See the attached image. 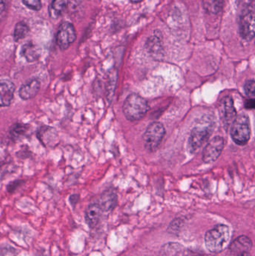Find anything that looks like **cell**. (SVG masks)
Returning a JSON list of instances; mask_svg holds the SVG:
<instances>
[{
  "label": "cell",
  "instance_id": "obj_4",
  "mask_svg": "<svg viewBox=\"0 0 255 256\" xmlns=\"http://www.w3.org/2000/svg\"><path fill=\"white\" fill-rule=\"evenodd\" d=\"M166 134V130L161 122H154L151 123L143 134L144 146L148 152H154L161 144Z\"/></svg>",
  "mask_w": 255,
  "mask_h": 256
},
{
  "label": "cell",
  "instance_id": "obj_5",
  "mask_svg": "<svg viewBox=\"0 0 255 256\" xmlns=\"http://www.w3.org/2000/svg\"><path fill=\"white\" fill-rule=\"evenodd\" d=\"M212 128L199 124L192 130L188 140V150L191 154H196L208 142L212 134Z\"/></svg>",
  "mask_w": 255,
  "mask_h": 256
},
{
  "label": "cell",
  "instance_id": "obj_25",
  "mask_svg": "<svg viewBox=\"0 0 255 256\" xmlns=\"http://www.w3.org/2000/svg\"><path fill=\"white\" fill-rule=\"evenodd\" d=\"M6 2H7V0H0V20L5 12Z\"/></svg>",
  "mask_w": 255,
  "mask_h": 256
},
{
  "label": "cell",
  "instance_id": "obj_16",
  "mask_svg": "<svg viewBox=\"0 0 255 256\" xmlns=\"http://www.w3.org/2000/svg\"><path fill=\"white\" fill-rule=\"evenodd\" d=\"M20 55L28 62H34L40 57V50L32 42H28L21 48Z\"/></svg>",
  "mask_w": 255,
  "mask_h": 256
},
{
  "label": "cell",
  "instance_id": "obj_26",
  "mask_svg": "<svg viewBox=\"0 0 255 256\" xmlns=\"http://www.w3.org/2000/svg\"><path fill=\"white\" fill-rule=\"evenodd\" d=\"M255 99L250 98L246 102L245 108L249 110H253L255 108Z\"/></svg>",
  "mask_w": 255,
  "mask_h": 256
},
{
  "label": "cell",
  "instance_id": "obj_24",
  "mask_svg": "<svg viewBox=\"0 0 255 256\" xmlns=\"http://www.w3.org/2000/svg\"><path fill=\"white\" fill-rule=\"evenodd\" d=\"M22 2L34 10H39L41 8V0H22Z\"/></svg>",
  "mask_w": 255,
  "mask_h": 256
},
{
  "label": "cell",
  "instance_id": "obj_30",
  "mask_svg": "<svg viewBox=\"0 0 255 256\" xmlns=\"http://www.w3.org/2000/svg\"><path fill=\"white\" fill-rule=\"evenodd\" d=\"M1 162H0V168H1Z\"/></svg>",
  "mask_w": 255,
  "mask_h": 256
},
{
  "label": "cell",
  "instance_id": "obj_3",
  "mask_svg": "<svg viewBox=\"0 0 255 256\" xmlns=\"http://www.w3.org/2000/svg\"><path fill=\"white\" fill-rule=\"evenodd\" d=\"M231 136L234 142L239 146H245L248 143L251 136V127L248 116L246 114L237 116L232 124Z\"/></svg>",
  "mask_w": 255,
  "mask_h": 256
},
{
  "label": "cell",
  "instance_id": "obj_12",
  "mask_svg": "<svg viewBox=\"0 0 255 256\" xmlns=\"http://www.w3.org/2000/svg\"><path fill=\"white\" fill-rule=\"evenodd\" d=\"M145 48L151 55L160 58L163 55V36L161 32L156 30L153 36L147 39Z\"/></svg>",
  "mask_w": 255,
  "mask_h": 256
},
{
  "label": "cell",
  "instance_id": "obj_14",
  "mask_svg": "<svg viewBox=\"0 0 255 256\" xmlns=\"http://www.w3.org/2000/svg\"><path fill=\"white\" fill-rule=\"evenodd\" d=\"M101 213L102 209L100 204L94 203L88 206L85 212V218L86 224L90 228H94L98 224Z\"/></svg>",
  "mask_w": 255,
  "mask_h": 256
},
{
  "label": "cell",
  "instance_id": "obj_21",
  "mask_svg": "<svg viewBox=\"0 0 255 256\" xmlns=\"http://www.w3.org/2000/svg\"><path fill=\"white\" fill-rule=\"evenodd\" d=\"M29 32V28L26 24L24 22H18L15 26L14 33H13V38L15 42L24 38Z\"/></svg>",
  "mask_w": 255,
  "mask_h": 256
},
{
  "label": "cell",
  "instance_id": "obj_22",
  "mask_svg": "<svg viewBox=\"0 0 255 256\" xmlns=\"http://www.w3.org/2000/svg\"><path fill=\"white\" fill-rule=\"evenodd\" d=\"M238 14L254 7V0H238L237 1Z\"/></svg>",
  "mask_w": 255,
  "mask_h": 256
},
{
  "label": "cell",
  "instance_id": "obj_15",
  "mask_svg": "<svg viewBox=\"0 0 255 256\" xmlns=\"http://www.w3.org/2000/svg\"><path fill=\"white\" fill-rule=\"evenodd\" d=\"M118 202V197L115 191L112 190L105 191L100 200V206L103 212H110L113 210Z\"/></svg>",
  "mask_w": 255,
  "mask_h": 256
},
{
  "label": "cell",
  "instance_id": "obj_10",
  "mask_svg": "<svg viewBox=\"0 0 255 256\" xmlns=\"http://www.w3.org/2000/svg\"><path fill=\"white\" fill-rule=\"evenodd\" d=\"M41 84L39 79L31 78L21 86L19 90V96L22 100H28L36 97L40 92Z\"/></svg>",
  "mask_w": 255,
  "mask_h": 256
},
{
  "label": "cell",
  "instance_id": "obj_27",
  "mask_svg": "<svg viewBox=\"0 0 255 256\" xmlns=\"http://www.w3.org/2000/svg\"><path fill=\"white\" fill-rule=\"evenodd\" d=\"M78 200H79V196L72 195L70 196V198H69V201H70V204H71L72 206H75V204H76V202H77Z\"/></svg>",
  "mask_w": 255,
  "mask_h": 256
},
{
  "label": "cell",
  "instance_id": "obj_13",
  "mask_svg": "<svg viewBox=\"0 0 255 256\" xmlns=\"http://www.w3.org/2000/svg\"><path fill=\"white\" fill-rule=\"evenodd\" d=\"M37 138L45 147H54L55 142L58 141V132L55 128L42 126L37 132Z\"/></svg>",
  "mask_w": 255,
  "mask_h": 256
},
{
  "label": "cell",
  "instance_id": "obj_19",
  "mask_svg": "<svg viewBox=\"0 0 255 256\" xmlns=\"http://www.w3.org/2000/svg\"><path fill=\"white\" fill-rule=\"evenodd\" d=\"M29 127L22 123H16L10 129V135L14 140H19L28 132Z\"/></svg>",
  "mask_w": 255,
  "mask_h": 256
},
{
  "label": "cell",
  "instance_id": "obj_20",
  "mask_svg": "<svg viewBox=\"0 0 255 256\" xmlns=\"http://www.w3.org/2000/svg\"><path fill=\"white\" fill-rule=\"evenodd\" d=\"M66 8V2L64 0H53L49 8V15L52 18H58L62 14Z\"/></svg>",
  "mask_w": 255,
  "mask_h": 256
},
{
  "label": "cell",
  "instance_id": "obj_18",
  "mask_svg": "<svg viewBox=\"0 0 255 256\" xmlns=\"http://www.w3.org/2000/svg\"><path fill=\"white\" fill-rule=\"evenodd\" d=\"M226 0H203V6L208 13L217 14L224 8Z\"/></svg>",
  "mask_w": 255,
  "mask_h": 256
},
{
  "label": "cell",
  "instance_id": "obj_29",
  "mask_svg": "<svg viewBox=\"0 0 255 256\" xmlns=\"http://www.w3.org/2000/svg\"><path fill=\"white\" fill-rule=\"evenodd\" d=\"M142 1H143V0H130V2L133 3H139Z\"/></svg>",
  "mask_w": 255,
  "mask_h": 256
},
{
  "label": "cell",
  "instance_id": "obj_1",
  "mask_svg": "<svg viewBox=\"0 0 255 256\" xmlns=\"http://www.w3.org/2000/svg\"><path fill=\"white\" fill-rule=\"evenodd\" d=\"M231 240L230 228L220 224L208 231L205 236L207 249L212 254H220L229 246Z\"/></svg>",
  "mask_w": 255,
  "mask_h": 256
},
{
  "label": "cell",
  "instance_id": "obj_11",
  "mask_svg": "<svg viewBox=\"0 0 255 256\" xmlns=\"http://www.w3.org/2000/svg\"><path fill=\"white\" fill-rule=\"evenodd\" d=\"M15 91L16 86L11 81L0 80V108H7L11 104Z\"/></svg>",
  "mask_w": 255,
  "mask_h": 256
},
{
  "label": "cell",
  "instance_id": "obj_6",
  "mask_svg": "<svg viewBox=\"0 0 255 256\" xmlns=\"http://www.w3.org/2000/svg\"><path fill=\"white\" fill-rule=\"evenodd\" d=\"M240 34L244 40L251 42L255 37V15L254 7L238 14Z\"/></svg>",
  "mask_w": 255,
  "mask_h": 256
},
{
  "label": "cell",
  "instance_id": "obj_23",
  "mask_svg": "<svg viewBox=\"0 0 255 256\" xmlns=\"http://www.w3.org/2000/svg\"><path fill=\"white\" fill-rule=\"evenodd\" d=\"M255 82L254 80H250L244 85V90L246 94L250 97V98L255 99Z\"/></svg>",
  "mask_w": 255,
  "mask_h": 256
},
{
  "label": "cell",
  "instance_id": "obj_9",
  "mask_svg": "<svg viewBox=\"0 0 255 256\" xmlns=\"http://www.w3.org/2000/svg\"><path fill=\"white\" fill-rule=\"evenodd\" d=\"M220 115L225 128H229L233 124L238 115L232 98L228 96L220 102Z\"/></svg>",
  "mask_w": 255,
  "mask_h": 256
},
{
  "label": "cell",
  "instance_id": "obj_28",
  "mask_svg": "<svg viewBox=\"0 0 255 256\" xmlns=\"http://www.w3.org/2000/svg\"><path fill=\"white\" fill-rule=\"evenodd\" d=\"M238 256H251L249 252H242V254H240Z\"/></svg>",
  "mask_w": 255,
  "mask_h": 256
},
{
  "label": "cell",
  "instance_id": "obj_7",
  "mask_svg": "<svg viewBox=\"0 0 255 256\" xmlns=\"http://www.w3.org/2000/svg\"><path fill=\"white\" fill-rule=\"evenodd\" d=\"M225 146L224 138L220 136L214 137L208 142L203 150V161L205 164H211L217 160Z\"/></svg>",
  "mask_w": 255,
  "mask_h": 256
},
{
  "label": "cell",
  "instance_id": "obj_8",
  "mask_svg": "<svg viewBox=\"0 0 255 256\" xmlns=\"http://www.w3.org/2000/svg\"><path fill=\"white\" fill-rule=\"evenodd\" d=\"M76 33L74 26L70 22H63L59 28L56 36V42L60 49L67 50L76 40Z\"/></svg>",
  "mask_w": 255,
  "mask_h": 256
},
{
  "label": "cell",
  "instance_id": "obj_2",
  "mask_svg": "<svg viewBox=\"0 0 255 256\" xmlns=\"http://www.w3.org/2000/svg\"><path fill=\"white\" fill-rule=\"evenodd\" d=\"M149 110L148 102L139 94L133 93L126 98L123 104V112L128 121L142 120Z\"/></svg>",
  "mask_w": 255,
  "mask_h": 256
},
{
  "label": "cell",
  "instance_id": "obj_17",
  "mask_svg": "<svg viewBox=\"0 0 255 256\" xmlns=\"http://www.w3.org/2000/svg\"><path fill=\"white\" fill-rule=\"evenodd\" d=\"M252 248H253V243H252L251 240L246 236H241V237L238 238L230 246L232 251L238 252L239 254H242V252H248Z\"/></svg>",
  "mask_w": 255,
  "mask_h": 256
}]
</instances>
